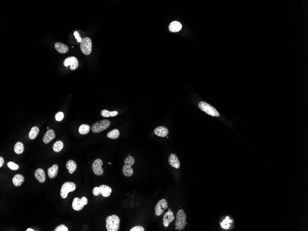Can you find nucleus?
<instances>
[{
  "instance_id": "5",
  "label": "nucleus",
  "mask_w": 308,
  "mask_h": 231,
  "mask_svg": "<svg viewBox=\"0 0 308 231\" xmlns=\"http://www.w3.org/2000/svg\"><path fill=\"white\" fill-rule=\"evenodd\" d=\"M112 193V189L109 186L105 185H102L99 187H94L92 193L95 196L101 195L103 197H109Z\"/></svg>"
},
{
  "instance_id": "18",
  "label": "nucleus",
  "mask_w": 308,
  "mask_h": 231,
  "mask_svg": "<svg viewBox=\"0 0 308 231\" xmlns=\"http://www.w3.org/2000/svg\"><path fill=\"white\" fill-rule=\"evenodd\" d=\"M181 24L179 21H174L171 22L169 26V30L172 32H178L181 29Z\"/></svg>"
},
{
  "instance_id": "2",
  "label": "nucleus",
  "mask_w": 308,
  "mask_h": 231,
  "mask_svg": "<svg viewBox=\"0 0 308 231\" xmlns=\"http://www.w3.org/2000/svg\"><path fill=\"white\" fill-rule=\"evenodd\" d=\"M134 158L132 156H129L124 160V165L122 169L123 173L126 177H131L133 174V170L131 166L134 164Z\"/></svg>"
},
{
  "instance_id": "36",
  "label": "nucleus",
  "mask_w": 308,
  "mask_h": 231,
  "mask_svg": "<svg viewBox=\"0 0 308 231\" xmlns=\"http://www.w3.org/2000/svg\"><path fill=\"white\" fill-rule=\"evenodd\" d=\"M26 231H34L35 230H34L32 229H27L26 230Z\"/></svg>"
},
{
  "instance_id": "32",
  "label": "nucleus",
  "mask_w": 308,
  "mask_h": 231,
  "mask_svg": "<svg viewBox=\"0 0 308 231\" xmlns=\"http://www.w3.org/2000/svg\"><path fill=\"white\" fill-rule=\"evenodd\" d=\"M68 229L65 225L61 224L55 228L54 231H68Z\"/></svg>"
},
{
  "instance_id": "38",
  "label": "nucleus",
  "mask_w": 308,
  "mask_h": 231,
  "mask_svg": "<svg viewBox=\"0 0 308 231\" xmlns=\"http://www.w3.org/2000/svg\"><path fill=\"white\" fill-rule=\"evenodd\" d=\"M109 164H111V163H110V162H109Z\"/></svg>"
},
{
  "instance_id": "35",
  "label": "nucleus",
  "mask_w": 308,
  "mask_h": 231,
  "mask_svg": "<svg viewBox=\"0 0 308 231\" xmlns=\"http://www.w3.org/2000/svg\"><path fill=\"white\" fill-rule=\"evenodd\" d=\"M4 162V159L2 157H0V168H2V167Z\"/></svg>"
},
{
  "instance_id": "10",
  "label": "nucleus",
  "mask_w": 308,
  "mask_h": 231,
  "mask_svg": "<svg viewBox=\"0 0 308 231\" xmlns=\"http://www.w3.org/2000/svg\"><path fill=\"white\" fill-rule=\"evenodd\" d=\"M168 208V202L165 199H162L160 200L155 208L156 215L158 217L163 215L164 211Z\"/></svg>"
},
{
  "instance_id": "3",
  "label": "nucleus",
  "mask_w": 308,
  "mask_h": 231,
  "mask_svg": "<svg viewBox=\"0 0 308 231\" xmlns=\"http://www.w3.org/2000/svg\"><path fill=\"white\" fill-rule=\"evenodd\" d=\"M186 219L187 217L183 209L179 210L176 215V221L175 222L176 229L180 231L183 230L185 228V225L187 224Z\"/></svg>"
},
{
  "instance_id": "16",
  "label": "nucleus",
  "mask_w": 308,
  "mask_h": 231,
  "mask_svg": "<svg viewBox=\"0 0 308 231\" xmlns=\"http://www.w3.org/2000/svg\"><path fill=\"white\" fill-rule=\"evenodd\" d=\"M55 137V134L54 131L52 129H50L48 130L45 133L42 138V141L44 144H48L53 140Z\"/></svg>"
},
{
  "instance_id": "22",
  "label": "nucleus",
  "mask_w": 308,
  "mask_h": 231,
  "mask_svg": "<svg viewBox=\"0 0 308 231\" xmlns=\"http://www.w3.org/2000/svg\"><path fill=\"white\" fill-rule=\"evenodd\" d=\"M66 168L68 169V172L70 174H73L77 169V165L75 161L70 160L66 162Z\"/></svg>"
},
{
  "instance_id": "8",
  "label": "nucleus",
  "mask_w": 308,
  "mask_h": 231,
  "mask_svg": "<svg viewBox=\"0 0 308 231\" xmlns=\"http://www.w3.org/2000/svg\"><path fill=\"white\" fill-rule=\"evenodd\" d=\"M80 50L84 54L89 55L92 51V42L91 39L88 37H86L82 39L80 43Z\"/></svg>"
},
{
  "instance_id": "33",
  "label": "nucleus",
  "mask_w": 308,
  "mask_h": 231,
  "mask_svg": "<svg viewBox=\"0 0 308 231\" xmlns=\"http://www.w3.org/2000/svg\"><path fill=\"white\" fill-rule=\"evenodd\" d=\"M130 231H144V229L142 226H135L130 229Z\"/></svg>"
},
{
  "instance_id": "17",
  "label": "nucleus",
  "mask_w": 308,
  "mask_h": 231,
  "mask_svg": "<svg viewBox=\"0 0 308 231\" xmlns=\"http://www.w3.org/2000/svg\"><path fill=\"white\" fill-rule=\"evenodd\" d=\"M35 178L40 183H43L46 180V175L44 170L41 169H38L35 171Z\"/></svg>"
},
{
  "instance_id": "27",
  "label": "nucleus",
  "mask_w": 308,
  "mask_h": 231,
  "mask_svg": "<svg viewBox=\"0 0 308 231\" xmlns=\"http://www.w3.org/2000/svg\"><path fill=\"white\" fill-rule=\"evenodd\" d=\"M90 128L89 125H88L82 124L79 126L78 132L80 134H87L89 132Z\"/></svg>"
},
{
  "instance_id": "1",
  "label": "nucleus",
  "mask_w": 308,
  "mask_h": 231,
  "mask_svg": "<svg viewBox=\"0 0 308 231\" xmlns=\"http://www.w3.org/2000/svg\"><path fill=\"white\" fill-rule=\"evenodd\" d=\"M106 227L108 231H118L120 228V219L117 215H113L107 217Z\"/></svg>"
},
{
  "instance_id": "30",
  "label": "nucleus",
  "mask_w": 308,
  "mask_h": 231,
  "mask_svg": "<svg viewBox=\"0 0 308 231\" xmlns=\"http://www.w3.org/2000/svg\"><path fill=\"white\" fill-rule=\"evenodd\" d=\"M7 166L8 168L12 170H17L19 169V166L17 164L12 162V161L7 162Z\"/></svg>"
},
{
  "instance_id": "7",
  "label": "nucleus",
  "mask_w": 308,
  "mask_h": 231,
  "mask_svg": "<svg viewBox=\"0 0 308 231\" xmlns=\"http://www.w3.org/2000/svg\"><path fill=\"white\" fill-rule=\"evenodd\" d=\"M76 185L74 183L71 182H66L64 183L62 185L61 188V197L65 199L67 197L68 194L70 192H73L76 190Z\"/></svg>"
},
{
  "instance_id": "12",
  "label": "nucleus",
  "mask_w": 308,
  "mask_h": 231,
  "mask_svg": "<svg viewBox=\"0 0 308 231\" xmlns=\"http://www.w3.org/2000/svg\"><path fill=\"white\" fill-rule=\"evenodd\" d=\"M175 219V217L174 216L173 212L169 209L168 212L165 213L163 216V225L165 228H168L169 225L171 222H172Z\"/></svg>"
},
{
  "instance_id": "29",
  "label": "nucleus",
  "mask_w": 308,
  "mask_h": 231,
  "mask_svg": "<svg viewBox=\"0 0 308 231\" xmlns=\"http://www.w3.org/2000/svg\"><path fill=\"white\" fill-rule=\"evenodd\" d=\"M231 222H232V220H231L229 217H226L225 219H224L221 223V227L223 229H229V228L230 227Z\"/></svg>"
},
{
  "instance_id": "9",
  "label": "nucleus",
  "mask_w": 308,
  "mask_h": 231,
  "mask_svg": "<svg viewBox=\"0 0 308 231\" xmlns=\"http://www.w3.org/2000/svg\"><path fill=\"white\" fill-rule=\"evenodd\" d=\"M88 204V199L86 197H83L81 199L78 197H75L73 200L72 208L75 211H80L84 208V206Z\"/></svg>"
},
{
  "instance_id": "37",
  "label": "nucleus",
  "mask_w": 308,
  "mask_h": 231,
  "mask_svg": "<svg viewBox=\"0 0 308 231\" xmlns=\"http://www.w3.org/2000/svg\"><path fill=\"white\" fill-rule=\"evenodd\" d=\"M47 129H48V130H49V127H47Z\"/></svg>"
},
{
  "instance_id": "19",
  "label": "nucleus",
  "mask_w": 308,
  "mask_h": 231,
  "mask_svg": "<svg viewBox=\"0 0 308 231\" xmlns=\"http://www.w3.org/2000/svg\"><path fill=\"white\" fill-rule=\"evenodd\" d=\"M24 181H25V178H24V176L21 174H19L15 175L13 177V180H12L13 184L16 187H19L20 185H22V184L24 182Z\"/></svg>"
},
{
  "instance_id": "28",
  "label": "nucleus",
  "mask_w": 308,
  "mask_h": 231,
  "mask_svg": "<svg viewBox=\"0 0 308 231\" xmlns=\"http://www.w3.org/2000/svg\"><path fill=\"white\" fill-rule=\"evenodd\" d=\"M63 143L61 141H56L53 147V149L55 152H59L63 148Z\"/></svg>"
},
{
  "instance_id": "14",
  "label": "nucleus",
  "mask_w": 308,
  "mask_h": 231,
  "mask_svg": "<svg viewBox=\"0 0 308 231\" xmlns=\"http://www.w3.org/2000/svg\"><path fill=\"white\" fill-rule=\"evenodd\" d=\"M169 164L176 169H179L180 167V163L177 156L175 154H170L168 157Z\"/></svg>"
},
{
  "instance_id": "11",
  "label": "nucleus",
  "mask_w": 308,
  "mask_h": 231,
  "mask_svg": "<svg viewBox=\"0 0 308 231\" xmlns=\"http://www.w3.org/2000/svg\"><path fill=\"white\" fill-rule=\"evenodd\" d=\"M102 161L100 159H97L92 163V169L95 175L101 176L103 174L104 170L102 169Z\"/></svg>"
},
{
  "instance_id": "6",
  "label": "nucleus",
  "mask_w": 308,
  "mask_h": 231,
  "mask_svg": "<svg viewBox=\"0 0 308 231\" xmlns=\"http://www.w3.org/2000/svg\"><path fill=\"white\" fill-rule=\"evenodd\" d=\"M110 125V122L108 120L99 121L92 125L91 130L94 133H100L109 128Z\"/></svg>"
},
{
  "instance_id": "26",
  "label": "nucleus",
  "mask_w": 308,
  "mask_h": 231,
  "mask_svg": "<svg viewBox=\"0 0 308 231\" xmlns=\"http://www.w3.org/2000/svg\"><path fill=\"white\" fill-rule=\"evenodd\" d=\"M24 150V145L23 143L18 142L15 145L14 147V151L17 154H21Z\"/></svg>"
},
{
  "instance_id": "24",
  "label": "nucleus",
  "mask_w": 308,
  "mask_h": 231,
  "mask_svg": "<svg viewBox=\"0 0 308 231\" xmlns=\"http://www.w3.org/2000/svg\"><path fill=\"white\" fill-rule=\"evenodd\" d=\"M39 133V129L37 126H33L29 133V138L31 140L35 139Z\"/></svg>"
},
{
  "instance_id": "4",
  "label": "nucleus",
  "mask_w": 308,
  "mask_h": 231,
  "mask_svg": "<svg viewBox=\"0 0 308 231\" xmlns=\"http://www.w3.org/2000/svg\"><path fill=\"white\" fill-rule=\"evenodd\" d=\"M199 108L210 116L219 117V114L215 108L205 102L201 101L198 104Z\"/></svg>"
},
{
  "instance_id": "20",
  "label": "nucleus",
  "mask_w": 308,
  "mask_h": 231,
  "mask_svg": "<svg viewBox=\"0 0 308 231\" xmlns=\"http://www.w3.org/2000/svg\"><path fill=\"white\" fill-rule=\"evenodd\" d=\"M54 47L56 50L61 54L66 53L69 50L67 46L60 42H56L54 44Z\"/></svg>"
},
{
  "instance_id": "34",
  "label": "nucleus",
  "mask_w": 308,
  "mask_h": 231,
  "mask_svg": "<svg viewBox=\"0 0 308 231\" xmlns=\"http://www.w3.org/2000/svg\"><path fill=\"white\" fill-rule=\"evenodd\" d=\"M74 35L75 37V38L77 40V42H81V41H82V39H81V38H80L79 34H78V32L77 31H75L74 33Z\"/></svg>"
},
{
  "instance_id": "13",
  "label": "nucleus",
  "mask_w": 308,
  "mask_h": 231,
  "mask_svg": "<svg viewBox=\"0 0 308 231\" xmlns=\"http://www.w3.org/2000/svg\"><path fill=\"white\" fill-rule=\"evenodd\" d=\"M64 65L67 67L70 66V69L74 70L77 69L78 66V62L77 59L74 56L68 57L65 60L63 63Z\"/></svg>"
},
{
  "instance_id": "31",
  "label": "nucleus",
  "mask_w": 308,
  "mask_h": 231,
  "mask_svg": "<svg viewBox=\"0 0 308 231\" xmlns=\"http://www.w3.org/2000/svg\"><path fill=\"white\" fill-rule=\"evenodd\" d=\"M64 116V115L63 113L62 112H59L55 114V120L58 121H61L63 119Z\"/></svg>"
},
{
  "instance_id": "23",
  "label": "nucleus",
  "mask_w": 308,
  "mask_h": 231,
  "mask_svg": "<svg viewBox=\"0 0 308 231\" xmlns=\"http://www.w3.org/2000/svg\"><path fill=\"white\" fill-rule=\"evenodd\" d=\"M118 112L117 111H110L108 110H103L101 112V115L103 117H114L118 115Z\"/></svg>"
},
{
  "instance_id": "21",
  "label": "nucleus",
  "mask_w": 308,
  "mask_h": 231,
  "mask_svg": "<svg viewBox=\"0 0 308 231\" xmlns=\"http://www.w3.org/2000/svg\"><path fill=\"white\" fill-rule=\"evenodd\" d=\"M58 166L57 164H54L48 169V175L49 178L53 179L57 175L58 171Z\"/></svg>"
},
{
  "instance_id": "15",
  "label": "nucleus",
  "mask_w": 308,
  "mask_h": 231,
  "mask_svg": "<svg viewBox=\"0 0 308 231\" xmlns=\"http://www.w3.org/2000/svg\"><path fill=\"white\" fill-rule=\"evenodd\" d=\"M154 133L156 135L160 137H166L168 134L169 131L167 127L163 126L157 127L154 130Z\"/></svg>"
},
{
  "instance_id": "25",
  "label": "nucleus",
  "mask_w": 308,
  "mask_h": 231,
  "mask_svg": "<svg viewBox=\"0 0 308 231\" xmlns=\"http://www.w3.org/2000/svg\"><path fill=\"white\" fill-rule=\"evenodd\" d=\"M120 135V132H119V130L117 129H114L110 131L107 134V137L111 139H116L119 137Z\"/></svg>"
}]
</instances>
